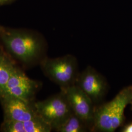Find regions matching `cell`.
<instances>
[{
  "label": "cell",
  "mask_w": 132,
  "mask_h": 132,
  "mask_svg": "<svg viewBox=\"0 0 132 132\" xmlns=\"http://www.w3.org/2000/svg\"><path fill=\"white\" fill-rule=\"evenodd\" d=\"M3 28V26H1V24H0V31L2 29V28Z\"/></svg>",
  "instance_id": "obj_14"
},
{
  "label": "cell",
  "mask_w": 132,
  "mask_h": 132,
  "mask_svg": "<svg viewBox=\"0 0 132 132\" xmlns=\"http://www.w3.org/2000/svg\"><path fill=\"white\" fill-rule=\"evenodd\" d=\"M0 44L19 66L28 69L40 64L47 56V43L38 32L27 28L3 27Z\"/></svg>",
  "instance_id": "obj_1"
},
{
  "label": "cell",
  "mask_w": 132,
  "mask_h": 132,
  "mask_svg": "<svg viewBox=\"0 0 132 132\" xmlns=\"http://www.w3.org/2000/svg\"><path fill=\"white\" fill-rule=\"evenodd\" d=\"M63 90L66 94L73 113L81 118L93 130L95 107L89 96L76 85Z\"/></svg>",
  "instance_id": "obj_7"
},
{
  "label": "cell",
  "mask_w": 132,
  "mask_h": 132,
  "mask_svg": "<svg viewBox=\"0 0 132 132\" xmlns=\"http://www.w3.org/2000/svg\"><path fill=\"white\" fill-rule=\"evenodd\" d=\"M39 117L55 130L66 121L73 112L64 90L42 101L35 102Z\"/></svg>",
  "instance_id": "obj_4"
},
{
  "label": "cell",
  "mask_w": 132,
  "mask_h": 132,
  "mask_svg": "<svg viewBox=\"0 0 132 132\" xmlns=\"http://www.w3.org/2000/svg\"><path fill=\"white\" fill-rule=\"evenodd\" d=\"M18 65L0 44V98L14 70Z\"/></svg>",
  "instance_id": "obj_9"
},
{
  "label": "cell",
  "mask_w": 132,
  "mask_h": 132,
  "mask_svg": "<svg viewBox=\"0 0 132 132\" xmlns=\"http://www.w3.org/2000/svg\"><path fill=\"white\" fill-rule=\"evenodd\" d=\"M35 102L29 101L10 96H4L0 98L3 111L4 119L26 121L36 117Z\"/></svg>",
  "instance_id": "obj_8"
},
{
  "label": "cell",
  "mask_w": 132,
  "mask_h": 132,
  "mask_svg": "<svg viewBox=\"0 0 132 132\" xmlns=\"http://www.w3.org/2000/svg\"><path fill=\"white\" fill-rule=\"evenodd\" d=\"M76 85L89 96L94 105L102 100L108 90L105 78L91 66L79 72Z\"/></svg>",
  "instance_id": "obj_6"
},
{
  "label": "cell",
  "mask_w": 132,
  "mask_h": 132,
  "mask_svg": "<svg viewBox=\"0 0 132 132\" xmlns=\"http://www.w3.org/2000/svg\"><path fill=\"white\" fill-rule=\"evenodd\" d=\"M123 132H132V123L125 126L122 129Z\"/></svg>",
  "instance_id": "obj_12"
},
{
  "label": "cell",
  "mask_w": 132,
  "mask_h": 132,
  "mask_svg": "<svg viewBox=\"0 0 132 132\" xmlns=\"http://www.w3.org/2000/svg\"><path fill=\"white\" fill-rule=\"evenodd\" d=\"M89 130L90 128L88 125L73 113L55 131L58 132H85Z\"/></svg>",
  "instance_id": "obj_10"
},
{
  "label": "cell",
  "mask_w": 132,
  "mask_h": 132,
  "mask_svg": "<svg viewBox=\"0 0 132 132\" xmlns=\"http://www.w3.org/2000/svg\"><path fill=\"white\" fill-rule=\"evenodd\" d=\"M14 1L15 0H0V6L10 4Z\"/></svg>",
  "instance_id": "obj_13"
},
{
  "label": "cell",
  "mask_w": 132,
  "mask_h": 132,
  "mask_svg": "<svg viewBox=\"0 0 132 132\" xmlns=\"http://www.w3.org/2000/svg\"><path fill=\"white\" fill-rule=\"evenodd\" d=\"M39 65L44 75L59 86L60 90L76 85L79 73L76 57L71 54L57 58L46 57Z\"/></svg>",
  "instance_id": "obj_3"
},
{
  "label": "cell",
  "mask_w": 132,
  "mask_h": 132,
  "mask_svg": "<svg viewBox=\"0 0 132 132\" xmlns=\"http://www.w3.org/2000/svg\"><path fill=\"white\" fill-rule=\"evenodd\" d=\"M132 98V86L126 87L112 100L96 107L93 130L114 132L124 122V111Z\"/></svg>",
  "instance_id": "obj_2"
},
{
  "label": "cell",
  "mask_w": 132,
  "mask_h": 132,
  "mask_svg": "<svg viewBox=\"0 0 132 132\" xmlns=\"http://www.w3.org/2000/svg\"><path fill=\"white\" fill-rule=\"evenodd\" d=\"M130 104H131V105H132V100H131V103Z\"/></svg>",
  "instance_id": "obj_15"
},
{
  "label": "cell",
  "mask_w": 132,
  "mask_h": 132,
  "mask_svg": "<svg viewBox=\"0 0 132 132\" xmlns=\"http://www.w3.org/2000/svg\"><path fill=\"white\" fill-rule=\"evenodd\" d=\"M0 131L2 132H25L24 122L3 119L0 125Z\"/></svg>",
  "instance_id": "obj_11"
},
{
  "label": "cell",
  "mask_w": 132,
  "mask_h": 132,
  "mask_svg": "<svg viewBox=\"0 0 132 132\" xmlns=\"http://www.w3.org/2000/svg\"><path fill=\"white\" fill-rule=\"evenodd\" d=\"M23 70L19 65L16 67L2 97L10 96L29 101H35V96L41 89L42 83L28 77Z\"/></svg>",
  "instance_id": "obj_5"
}]
</instances>
